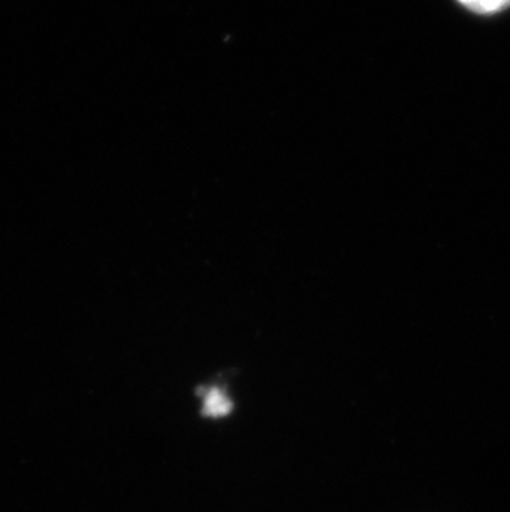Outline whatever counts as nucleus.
<instances>
[{
	"label": "nucleus",
	"mask_w": 510,
	"mask_h": 512,
	"mask_svg": "<svg viewBox=\"0 0 510 512\" xmlns=\"http://www.w3.org/2000/svg\"><path fill=\"white\" fill-rule=\"evenodd\" d=\"M199 393L204 395L203 415L211 418H221L231 413L232 403L221 388H199Z\"/></svg>",
	"instance_id": "f257e3e1"
},
{
	"label": "nucleus",
	"mask_w": 510,
	"mask_h": 512,
	"mask_svg": "<svg viewBox=\"0 0 510 512\" xmlns=\"http://www.w3.org/2000/svg\"><path fill=\"white\" fill-rule=\"evenodd\" d=\"M459 2L477 14H494L510 7V0H459Z\"/></svg>",
	"instance_id": "f03ea898"
}]
</instances>
